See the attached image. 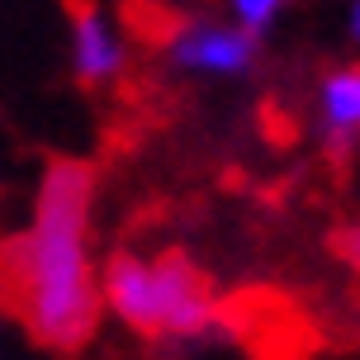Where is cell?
<instances>
[{
  "instance_id": "cell-1",
  "label": "cell",
  "mask_w": 360,
  "mask_h": 360,
  "mask_svg": "<svg viewBox=\"0 0 360 360\" xmlns=\"http://www.w3.org/2000/svg\"><path fill=\"white\" fill-rule=\"evenodd\" d=\"M100 176L81 157H53L38 171L29 218L0 252V294L43 351L76 356L105 318L95 261Z\"/></svg>"
},
{
  "instance_id": "cell-2",
  "label": "cell",
  "mask_w": 360,
  "mask_h": 360,
  "mask_svg": "<svg viewBox=\"0 0 360 360\" xmlns=\"http://www.w3.org/2000/svg\"><path fill=\"white\" fill-rule=\"evenodd\" d=\"M162 62L190 81H247L261 67V38L223 15H190L162 43Z\"/></svg>"
},
{
  "instance_id": "cell-3",
  "label": "cell",
  "mask_w": 360,
  "mask_h": 360,
  "mask_svg": "<svg viewBox=\"0 0 360 360\" xmlns=\"http://www.w3.org/2000/svg\"><path fill=\"white\" fill-rule=\"evenodd\" d=\"M223 327L209 275L185 252L152 256V342H204Z\"/></svg>"
},
{
  "instance_id": "cell-4",
  "label": "cell",
  "mask_w": 360,
  "mask_h": 360,
  "mask_svg": "<svg viewBox=\"0 0 360 360\" xmlns=\"http://www.w3.org/2000/svg\"><path fill=\"white\" fill-rule=\"evenodd\" d=\"M67 72L81 90H114L133 72V43L124 19L100 0H81L67 24Z\"/></svg>"
},
{
  "instance_id": "cell-5",
  "label": "cell",
  "mask_w": 360,
  "mask_h": 360,
  "mask_svg": "<svg viewBox=\"0 0 360 360\" xmlns=\"http://www.w3.org/2000/svg\"><path fill=\"white\" fill-rule=\"evenodd\" d=\"M313 124L327 152L360 147V62H337L313 86Z\"/></svg>"
},
{
  "instance_id": "cell-6",
  "label": "cell",
  "mask_w": 360,
  "mask_h": 360,
  "mask_svg": "<svg viewBox=\"0 0 360 360\" xmlns=\"http://www.w3.org/2000/svg\"><path fill=\"white\" fill-rule=\"evenodd\" d=\"M294 5V0H223V10H228V19L233 24H242L247 34L266 38L280 19H285V10Z\"/></svg>"
},
{
  "instance_id": "cell-7",
  "label": "cell",
  "mask_w": 360,
  "mask_h": 360,
  "mask_svg": "<svg viewBox=\"0 0 360 360\" xmlns=\"http://www.w3.org/2000/svg\"><path fill=\"white\" fill-rule=\"evenodd\" d=\"M337 256H342L346 266L360 275V218H351L342 233H337Z\"/></svg>"
},
{
  "instance_id": "cell-8",
  "label": "cell",
  "mask_w": 360,
  "mask_h": 360,
  "mask_svg": "<svg viewBox=\"0 0 360 360\" xmlns=\"http://www.w3.org/2000/svg\"><path fill=\"white\" fill-rule=\"evenodd\" d=\"M346 38L360 48V0H351V5H346Z\"/></svg>"
}]
</instances>
